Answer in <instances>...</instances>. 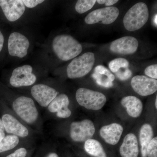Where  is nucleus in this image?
Instances as JSON below:
<instances>
[{"label":"nucleus","instance_id":"nucleus-1","mask_svg":"<svg viewBox=\"0 0 157 157\" xmlns=\"http://www.w3.org/2000/svg\"><path fill=\"white\" fill-rule=\"evenodd\" d=\"M82 51L81 43L71 35L59 34L48 38L42 45L39 54V63L50 71L57 61L72 60Z\"/></svg>","mask_w":157,"mask_h":157},{"label":"nucleus","instance_id":"nucleus-2","mask_svg":"<svg viewBox=\"0 0 157 157\" xmlns=\"http://www.w3.org/2000/svg\"><path fill=\"white\" fill-rule=\"evenodd\" d=\"M36 42L34 35L27 29H14L8 34L6 56L12 61L25 60L32 53Z\"/></svg>","mask_w":157,"mask_h":157},{"label":"nucleus","instance_id":"nucleus-3","mask_svg":"<svg viewBox=\"0 0 157 157\" xmlns=\"http://www.w3.org/2000/svg\"><path fill=\"white\" fill-rule=\"evenodd\" d=\"M39 13L29 8L25 0H0V18L10 25H25Z\"/></svg>","mask_w":157,"mask_h":157},{"label":"nucleus","instance_id":"nucleus-4","mask_svg":"<svg viewBox=\"0 0 157 157\" xmlns=\"http://www.w3.org/2000/svg\"><path fill=\"white\" fill-rule=\"evenodd\" d=\"M49 70L41 63L24 64L14 67L10 72L9 83L11 87L19 88L32 86L37 83L40 76Z\"/></svg>","mask_w":157,"mask_h":157},{"label":"nucleus","instance_id":"nucleus-5","mask_svg":"<svg viewBox=\"0 0 157 157\" xmlns=\"http://www.w3.org/2000/svg\"><path fill=\"white\" fill-rule=\"evenodd\" d=\"M149 17L148 8L144 2H138L129 9L124 16V26L130 32L141 29L147 22Z\"/></svg>","mask_w":157,"mask_h":157},{"label":"nucleus","instance_id":"nucleus-6","mask_svg":"<svg viewBox=\"0 0 157 157\" xmlns=\"http://www.w3.org/2000/svg\"><path fill=\"white\" fill-rule=\"evenodd\" d=\"M12 107L15 113L27 124H33L38 120L39 112L31 97L17 96L12 102Z\"/></svg>","mask_w":157,"mask_h":157},{"label":"nucleus","instance_id":"nucleus-7","mask_svg":"<svg viewBox=\"0 0 157 157\" xmlns=\"http://www.w3.org/2000/svg\"><path fill=\"white\" fill-rule=\"evenodd\" d=\"M95 61V55L92 52H86L76 57L67 67V76L71 79H74L86 76L92 69Z\"/></svg>","mask_w":157,"mask_h":157},{"label":"nucleus","instance_id":"nucleus-8","mask_svg":"<svg viewBox=\"0 0 157 157\" xmlns=\"http://www.w3.org/2000/svg\"><path fill=\"white\" fill-rule=\"evenodd\" d=\"M76 99L82 107L94 110L101 109L107 101L106 96L102 93L84 88L76 90Z\"/></svg>","mask_w":157,"mask_h":157},{"label":"nucleus","instance_id":"nucleus-9","mask_svg":"<svg viewBox=\"0 0 157 157\" xmlns=\"http://www.w3.org/2000/svg\"><path fill=\"white\" fill-rule=\"evenodd\" d=\"M30 94L32 98L40 106L46 107H48L59 93L50 85L42 82L31 86Z\"/></svg>","mask_w":157,"mask_h":157},{"label":"nucleus","instance_id":"nucleus-10","mask_svg":"<svg viewBox=\"0 0 157 157\" xmlns=\"http://www.w3.org/2000/svg\"><path fill=\"white\" fill-rule=\"evenodd\" d=\"M119 11L115 7H107L96 9L90 12L85 18V22L89 25L101 22L104 25H109L117 19Z\"/></svg>","mask_w":157,"mask_h":157},{"label":"nucleus","instance_id":"nucleus-11","mask_svg":"<svg viewBox=\"0 0 157 157\" xmlns=\"http://www.w3.org/2000/svg\"><path fill=\"white\" fill-rule=\"evenodd\" d=\"M95 132L94 123L89 120L73 122L70 125V136L75 142H85L92 137Z\"/></svg>","mask_w":157,"mask_h":157},{"label":"nucleus","instance_id":"nucleus-12","mask_svg":"<svg viewBox=\"0 0 157 157\" xmlns=\"http://www.w3.org/2000/svg\"><path fill=\"white\" fill-rule=\"evenodd\" d=\"M138 47V42L135 37L124 36L113 41L109 46L111 52L128 55L135 53Z\"/></svg>","mask_w":157,"mask_h":157},{"label":"nucleus","instance_id":"nucleus-13","mask_svg":"<svg viewBox=\"0 0 157 157\" xmlns=\"http://www.w3.org/2000/svg\"><path fill=\"white\" fill-rule=\"evenodd\" d=\"M131 85L135 92L143 97L150 95L157 91L156 79L144 76L133 77L131 80Z\"/></svg>","mask_w":157,"mask_h":157},{"label":"nucleus","instance_id":"nucleus-14","mask_svg":"<svg viewBox=\"0 0 157 157\" xmlns=\"http://www.w3.org/2000/svg\"><path fill=\"white\" fill-rule=\"evenodd\" d=\"M70 104L69 97L64 93L59 94L51 102L48 106V110L52 113H56L57 117L67 118L72 114L68 108Z\"/></svg>","mask_w":157,"mask_h":157},{"label":"nucleus","instance_id":"nucleus-15","mask_svg":"<svg viewBox=\"0 0 157 157\" xmlns=\"http://www.w3.org/2000/svg\"><path fill=\"white\" fill-rule=\"evenodd\" d=\"M1 119L6 132L8 134L20 137H25L28 136V129L13 116L9 113H5Z\"/></svg>","mask_w":157,"mask_h":157},{"label":"nucleus","instance_id":"nucleus-16","mask_svg":"<svg viewBox=\"0 0 157 157\" xmlns=\"http://www.w3.org/2000/svg\"><path fill=\"white\" fill-rule=\"evenodd\" d=\"M123 132V128L121 125L113 123L102 127L100 133L101 137L106 143L113 145L119 142Z\"/></svg>","mask_w":157,"mask_h":157},{"label":"nucleus","instance_id":"nucleus-17","mask_svg":"<svg viewBox=\"0 0 157 157\" xmlns=\"http://www.w3.org/2000/svg\"><path fill=\"white\" fill-rule=\"evenodd\" d=\"M122 157H137L139 154L137 137L134 134H129L125 137L120 148Z\"/></svg>","mask_w":157,"mask_h":157},{"label":"nucleus","instance_id":"nucleus-18","mask_svg":"<svg viewBox=\"0 0 157 157\" xmlns=\"http://www.w3.org/2000/svg\"><path fill=\"white\" fill-rule=\"evenodd\" d=\"M121 105L126 108L127 112L130 116L138 117L140 116L143 109V105L140 99L135 96L124 97L121 101Z\"/></svg>","mask_w":157,"mask_h":157},{"label":"nucleus","instance_id":"nucleus-19","mask_svg":"<svg viewBox=\"0 0 157 157\" xmlns=\"http://www.w3.org/2000/svg\"><path fill=\"white\" fill-rule=\"evenodd\" d=\"M153 131L152 128L149 124H144L140 129L139 139L141 152L142 157H147V147L148 144L152 139Z\"/></svg>","mask_w":157,"mask_h":157},{"label":"nucleus","instance_id":"nucleus-20","mask_svg":"<svg viewBox=\"0 0 157 157\" xmlns=\"http://www.w3.org/2000/svg\"><path fill=\"white\" fill-rule=\"evenodd\" d=\"M84 148L89 154L95 157H107L101 143L94 139H89L85 142Z\"/></svg>","mask_w":157,"mask_h":157},{"label":"nucleus","instance_id":"nucleus-21","mask_svg":"<svg viewBox=\"0 0 157 157\" xmlns=\"http://www.w3.org/2000/svg\"><path fill=\"white\" fill-rule=\"evenodd\" d=\"M19 142V137L15 135H10L6 136L0 142V153L14 148Z\"/></svg>","mask_w":157,"mask_h":157},{"label":"nucleus","instance_id":"nucleus-22","mask_svg":"<svg viewBox=\"0 0 157 157\" xmlns=\"http://www.w3.org/2000/svg\"><path fill=\"white\" fill-rule=\"evenodd\" d=\"M96 2V0H78L75 5V10L78 14H83L91 9Z\"/></svg>","mask_w":157,"mask_h":157},{"label":"nucleus","instance_id":"nucleus-23","mask_svg":"<svg viewBox=\"0 0 157 157\" xmlns=\"http://www.w3.org/2000/svg\"><path fill=\"white\" fill-rule=\"evenodd\" d=\"M129 62L125 59L119 58L113 60L109 62V69L113 73H116L121 68H128Z\"/></svg>","mask_w":157,"mask_h":157},{"label":"nucleus","instance_id":"nucleus-24","mask_svg":"<svg viewBox=\"0 0 157 157\" xmlns=\"http://www.w3.org/2000/svg\"><path fill=\"white\" fill-rule=\"evenodd\" d=\"M92 76L96 83L100 86L105 88H110L113 86V82L105 75L94 72Z\"/></svg>","mask_w":157,"mask_h":157},{"label":"nucleus","instance_id":"nucleus-25","mask_svg":"<svg viewBox=\"0 0 157 157\" xmlns=\"http://www.w3.org/2000/svg\"><path fill=\"white\" fill-rule=\"evenodd\" d=\"M8 34L0 26V60L2 59L6 56Z\"/></svg>","mask_w":157,"mask_h":157},{"label":"nucleus","instance_id":"nucleus-26","mask_svg":"<svg viewBox=\"0 0 157 157\" xmlns=\"http://www.w3.org/2000/svg\"><path fill=\"white\" fill-rule=\"evenodd\" d=\"M147 157H157V137L153 138L147 147Z\"/></svg>","mask_w":157,"mask_h":157},{"label":"nucleus","instance_id":"nucleus-27","mask_svg":"<svg viewBox=\"0 0 157 157\" xmlns=\"http://www.w3.org/2000/svg\"><path fill=\"white\" fill-rule=\"evenodd\" d=\"M117 77L121 80H126L132 76V72L128 68H121L115 73Z\"/></svg>","mask_w":157,"mask_h":157},{"label":"nucleus","instance_id":"nucleus-28","mask_svg":"<svg viewBox=\"0 0 157 157\" xmlns=\"http://www.w3.org/2000/svg\"><path fill=\"white\" fill-rule=\"evenodd\" d=\"M94 72L105 75L113 82L115 79V76L112 74L108 69L101 65H99L95 68Z\"/></svg>","mask_w":157,"mask_h":157},{"label":"nucleus","instance_id":"nucleus-29","mask_svg":"<svg viewBox=\"0 0 157 157\" xmlns=\"http://www.w3.org/2000/svg\"><path fill=\"white\" fill-rule=\"evenodd\" d=\"M144 73L151 78L157 79V65H151L147 67L144 70Z\"/></svg>","mask_w":157,"mask_h":157},{"label":"nucleus","instance_id":"nucleus-30","mask_svg":"<svg viewBox=\"0 0 157 157\" xmlns=\"http://www.w3.org/2000/svg\"><path fill=\"white\" fill-rule=\"evenodd\" d=\"M27 154L26 149L24 147H21L6 157H26Z\"/></svg>","mask_w":157,"mask_h":157},{"label":"nucleus","instance_id":"nucleus-31","mask_svg":"<svg viewBox=\"0 0 157 157\" xmlns=\"http://www.w3.org/2000/svg\"><path fill=\"white\" fill-rule=\"evenodd\" d=\"M118 2V0H98L96 1L99 4H105L106 6H113Z\"/></svg>","mask_w":157,"mask_h":157},{"label":"nucleus","instance_id":"nucleus-32","mask_svg":"<svg viewBox=\"0 0 157 157\" xmlns=\"http://www.w3.org/2000/svg\"><path fill=\"white\" fill-rule=\"evenodd\" d=\"M6 137V130L2 119L0 118V142Z\"/></svg>","mask_w":157,"mask_h":157},{"label":"nucleus","instance_id":"nucleus-33","mask_svg":"<svg viewBox=\"0 0 157 157\" xmlns=\"http://www.w3.org/2000/svg\"><path fill=\"white\" fill-rule=\"evenodd\" d=\"M46 157H59L57 154L55 153H51Z\"/></svg>","mask_w":157,"mask_h":157},{"label":"nucleus","instance_id":"nucleus-34","mask_svg":"<svg viewBox=\"0 0 157 157\" xmlns=\"http://www.w3.org/2000/svg\"><path fill=\"white\" fill-rule=\"evenodd\" d=\"M157 14H156V15H155V18H154V23H155V24L156 25V26H157Z\"/></svg>","mask_w":157,"mask_h":157},{"label":"nucleus","instance_id":"nucleus-35","mask_svg":"<svg viewBox=\"0 0 157 157\" xmlns=\"http://www.w3.org/2000/svg\"><path fill=\"white\" fill-rule=\"evenodd\" d=\"M155 106L156 108L157 109V97H156L155 102Z\"/></svg>","mask_w":157,"mask_h":157}]
</instances>
